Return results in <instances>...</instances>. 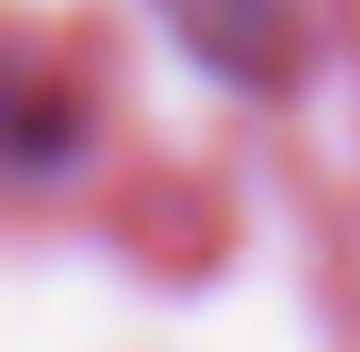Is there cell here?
Wrapping results in <instances>:
<instances>
[{"instance_id":"obj_1","label":"cell","mask_w":360,"mask_h":352,"mask_svg":"<svg viewBox=\"0 0 360 352\" xmlns=\"http://www.w3.org/2000/svg\"><path fill=\"white\" fill-rule=\"evenodd\" d=\"M151 17L226 92H276L293 76V0H151Z\"/></svg>"}]
</instances>
